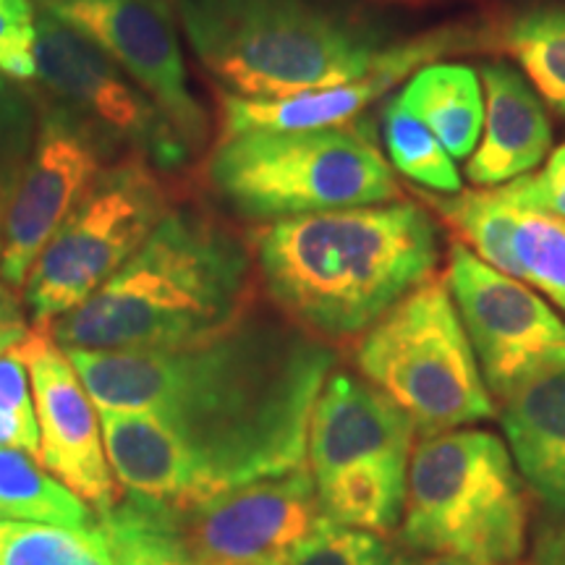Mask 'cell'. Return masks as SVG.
<instances>
[{
    "instance_id": "cell-1",
    "label": "cell",
    "mask_w": 565,
    "mask_h": 565,
    "mask_svg": "<svg viewBox=\"0 0 565 565\" xmlns=\"http://www.w3.org/2000/svg\"><path fill=\"white\" fill-rule=\"evenodd\" d=\"M103 422L124 494L196 503L307 458L335 353L296 324L238 320L175 351L66 349Z\"/></svg>"
},
{
    "instance_id": "cell-2",
    "label": "cell",
    "mask_w": 565,
    "mask_h": 565,
    "mask_svg": "<svg viewBox=\"0 0 565 565\" xmlns=\"http://www.w3.org/2000/svg\"><path fill=\"white\" fill-rule=\"evenodd\" d=\"M440 233L412 202L286 217L257 236L273 303L320 341L366 333L433 278Z\"/></svg>"
},
{
    "instance_id": "cell-3",
    "label": "cell",
    "mask_w": 565,
    "mask_h": 565,
    "mask_svg": "<svg viewBox=\"0 0 565 565\" xmlns=\"http://www.w3.org/2000/svg\"><path fill=\"white\" fill-rule=\"evenodd\" d=\"M249 282L252 254L236 233L202 210L171 207L121 270L47 330L63 349H186L244 320Z\"/></svg>"
},
{
    "instance_id": "cell-4",
    "label": "cell",
    "mask_w": 565,
    "mask_h": 565,
    "mask_svg": "<svg viewBox=\"0 0 565 565\" xmlns=\"http://www.w3.org/2000/svg\"><path fill=\"white\" fill-rule=\"evenodd\" d=\"M175 13L202 66L244 100L364 79L398 45L351 0H175Z\"/></svg>"
},
{
    "instance_id": "cell-5",
    "label": "cell",
    "mask_w": 565,
    "mask_h": 565,
    "mask_svg": "<svg viewBox=\"0 0 565 565\" xmlns=\"http://www.w3.org/2000/svg\"><path fill=\"white\" fill-rule=\"evenodd\" d=\"M529 503L505 443L484 429L429 435L412 454L401 542L422 555L515 565Z\"/></svg>"
},
{
    "instance_id": "cell-6",
    "label": "cell",
    "mask_w": 565,
    "mask_h": 565,
    "mask_svg": "<svg viewBox=\"0 0 565 565\" xmlns=\"http://www.w3.org/2000/svg\"><path fill=\"white\" fill-rule=\"evenodd\" d=\"M207 179L233 212L273 223L385 204L398 194L391 162L364 131L351 126L246 131L221 139Z\"/></svg>"
},
{
    "instance_id": "cell-7",
    "label": "cell",
    "mask_w": 565,
    "mask_h": 565,
    "mask_svg": "<svg viewBox=\"0 0 565 565\" xmlns=\"http://www.w3.org/2000/svg\"><path fill=\"white\" fill-rule=\"evenodd\" d=\"M322 519L307 466L196 503L121 494L100 524L204 565H288Z\"/></svg>"
},
{
    "instance_id": "cell-8",
    "label": "cell",
    "mask_w": 565,
    "mask_h": 565,
    "mask_svg": "<svg viewBox=\"0 0 565 565\" xmlns=\"http://www.w3.org/2000/svg\"><path fill=\"white\" fill-rule=\"evenodd\" d=\"M416 424L366 380L330 372L309 422V471L324 519L387 534L404 519Z\"/></svg>"
},
{
    "instance_id": "cell-9",
    "label": "cell",
    "mask_w": 565,
    "mask_h": 565,
    "mask_svg": "<svg viewBox=\"0 0 565 565\" xmlns=\"http://www.w3.org/2000/svg\"><path fill=\"white\" fill-rule=\"evenodd\" d=\"M364 380L427 435L494 414L482 370L448 286L427 280L366 330L356 349Z\"/></svg>"
},
{
    "instance_id": "cell-10",
    "label": "cell",
    "mask_w": 565,
    "mask_h": 565,
    "mask_svg": "<svg viewBox=\"0 0 565 565\" xmlns=\"http://www.w3.org/2000/svg\"><path fill=\"white\" fill-rule=\"evenodd\" d=\"M168 210L152 162L134 152L110 162L32 265L24 303L34 324L47 328L87 301L145 246Z\"/></svg>"
},
{
    "instance_id": "cell-11",
    "label": "cell",
    "mask_w": 565,
    "mask_h": 565,
    "mask_svg": "<svg viewBox=\"0 0 565 565\" xmlns=\"http://www.w3.org/2000/svg\"><path fill=\"white\" fill-rule=\"evenodd\" d=\"M466 335L492 398L565 366V320L526 282L494 270L469 246L450 249L445 273Z\"/></svg>"
},
{
    "instance_id": "cell-12",
    "label": "cell",
    "mask_w": 565,
    "mask_h": 565,
    "mask_svg": "<svg viewBox=\"0 0 565 565\" xmlns=\"http://www.w3.org/2000/svg\"><path fill=\"white\" fill-rule=\"evenodd\" d=\"M118 145L61 100L38 103V137L0 236V278L24 288L40 252L61 228L68 212L84 200Z\"/></svg>"
},
{
    "instance_id": "cell-13",
    "label": "cell",
    "mask_w": 565,
    "mask_h": 565,
    "mask_svg": "<svg viewBox=\"0 0 565 565\" xmlns=\"http://www.w3.org/2000/svg\"><path fill=\"white\" fill-rule=\"evenodd\" d=\"M34 58L42 87L108 134L118 147L175 171L192 158L179 131L126 71L89 38L40 9L34 19Z\"/></svg>"
},
{
    "instance_id": "cell-14",
    "label": "cell",
    "mask_w": 565,
    "mask_h": 565,
    "mask_svg": "<svg viewBox=\"0 0 565 565\" xmlns=\"http://www.w3.org/2000/svg\"><path fill=\"white\" fill-rule=\"evenodd\" d=\"M63 24L95 42L158 105L189 152L207 141V113L189 87L175 0H42Z\"/></svg>"
},
{
    "instance_id": "cell-15",
    "label": "cell",
    "mask_w": 565,
    "mask_h": 565,
    "mask_svg": "<svg viewBox=\"0 0 565 565\" xmlns=\"http://www.w3.org/2000/svg\"><path fill=\"white\" fill-rule=\"evenodd\" d=\"M13 351L30 372L40 463L100 515L113 511L121 494L105 454L100 416L66 349L47 328H34Z\"/></svg>"
},
{
    "instance_id": "cell-16",
    "label": "cell",
    "mask_w": 565,
    "mask_h": 565,
    "mask_svg": "<svg viewBox=\"0 0 565 565\" xmlns=\"http://www.w3.org/2000/svg\"><path fill=\"white\" fill-rule=\"evenodd\" d=\"M477 45H482V40L469 26H443L422 38L398 42L383 66L374 68L364 79L341 87L303 92L280 100H244L236 95H223V139L246 131H303L345 126L414 71Z\"/></svg>"
},
{
    "instance_id": "cell-17",
    "label": "cell",
    "mask_w": 565,
    "mask_h": 565,
    "mask_svg": "<svg viewBox=\"0 0 565 565\" xmlns=\"http://www.w3.org/2000/svg\"><path fill=\"white\" fill-rule=\"evenodd\" d=\"M482 263L540 288L565 309V221L492 192H461L435 200Z\"/></svg>"
},
{
    "instance_id": "cell-18",
    "label": "cell",
    "mask_w": 565,
    "mask_h": 565,
    "mask_svg": "<svg viewBox=\"0 0 565 565\" xmlns=\"http://www.w3.org/2000/svg\"><path fill=\"white\" fill-rule=\"evenodd\" d=\"M484 137L466 175L477 186H498L532 173L553 145V126L540 97L508 63H484Z\"/></svg>"
},
{
    "instance_id": "cell-19",
    "label": "cell",
    "mask_w": 565,
    "mask_h": 565,
    "mask_svg": "<svg viewBox=\"0 0 565 565\" xmlns=\"http://www.w3.org/2000/svg\"><path fill=\"white\" fill-rule=\"evenodd\" d=\"M500 422L519 475L565 519V366L503 401Z\"/></svg>"
},
{
    "instance_id": "cell-20",
    "label": "cell",
    "mask_w": 565,
    "mask_h": 565,
    "mask_svg": "<svg viewBox=\"0 0 565 565\" xmlns=\"http://www.w3.org/2000/svg\"><path fill=\"white\" fill-rule=\"evenodd\" d=\"M398 103L440 139L450 158H469L484 126L479 71L463 63H429L408 76Z\"/></svg>"
},
{
    "instance_id": "cell-21",
    "label": "cell",
    "mask_w": 565,
    "mask_h": 565,
    "mask_svg": "<svg viewBox=\"0 0 565 565\" xmlns=\"http://www.w3.org/2000/svg\"><path fill=\"white\" fill-rule=\"evenodd\" d=\"M0 521L92 529L100 513L21 448L0 445Z\"/></svg>"
},
{
    "instance_id": "cell-22",
    "label": "cell",
    "mask_w": 565,
    "mask_h": 565,
    "mask_svg": "<svg viewBox=\"0 0 565 565\" xmlns=\"http://www.w3.org/2000/svg\"><path fill=\"white\" fill-rule=\"evenodd\" d=\"M0 565H118L105 529L0 521Z\"/></svg>"
},
{
    "instance_id": "cell-23",
    "label": "cell",
    "mask_w": 565,
    "mask_h": 565,
    "mask_svg": "<svg viewBox=\"0 0 565 565\" xmlns=\"http://www.w3.org/2000/svg\"><path fill=\"white\" fill-rule=\"evenodd\" d=\"M505 47L536 92L565 116V6H536L515 17L505 30Z\"/></svg>"
},
{
    "instance_id": "cell-24",
    "label": "cell",
    "mask_w": 565,
    "mask_h": 565,
    "mask_svg": "<svg viewBox=\"0 0 565 565\" xmlns=\"http://www.w3.org/2000/svg\"><path fill=\"white\" fill-rule=\"evenodd\" d=\"M380 126H383L387 160L395 171L433 192H461V175L456 171L454 158L440 145V139L398 103V97H391L383 105Z\"/></svg>"
},
{
    "instance_id": "cell-25",
    "label": "cell",
    "mask_w": 565,
    "mask_h": 565,
    "mask_svg": "<svg viewBox=\"0 0 565 565\" xmlns=\"http://www.w3.org/2000/svg\"><path fill=\"white\" fill-rule=\"evenodd\" d=\"M34 137H38V103L32 95L3 82L0 84V236L13 192L32 154Z\"/></svg>"
},
{
    "instance_id": "cell-26",
    "label": "cell",
    "mask_w": 565,
    "mask_h": 565,
    "mask_svg": "<svg viewBox=\"0 0 565 565\" xmlns=\"http://www.w3.org/2000/svg\"><path fill=\"white\" fill-rule=\"evenodd\" d=\"M288 565H395V555L377 534L335 524L322 515Z\"/></svg>"
},
{
    "instance_id": "cell-27",
    "label": "cell",
    "mask_w": 565,
    "mask_h": 565,
    "mask_svg": "<svg viewBox=\"0 0 565 565\" xmlns=\"http://www.w3.org/2000/svg\"><path fill=\"white\" fill-rule=\"evenodd\" d=\"M498 192L521 207L547 212V215L565 221V145L550 154L547 166L540 173L519 175L500 186Z\"/></svg>"
},
{
    "instance_id": "cell-28",
    "label": "cell",
    "mask_w": 565,
    "mask_h": 565,
    "mask_svg": "<svg viewBox=\"0 0 565 565\" xmlns=\"http://www.w3.org/2000/svg\"><path fill=\"white\" fill-rule=\"evenodd\" d=\"M0 408L11 412L30 427H38V416L32 406V383L30 372L17 351L9 349L0 353Z\"/></svg>"
},
{
    "instance_id": "cell-29",
    "label": "cell",
    "mask_w": 565,
    "mask_h": 565,
    "mask_svg": "<svg viewBox=\"0 0 565 565\" xmlns=\"http://www.w3.org/2000/svg\"><path fill=\"white\" fill-rule=\"evenodd\" d=\"M103 529H105V534H108L113 553H116V557H118V565H204V563L181 561V557L160 553L158 547L147 545V542L139 540V536L116 532V529H108V526H103Z\"/></svg>"
},
{
    "instance_id": "cell-30",
    "label": "cell",
    "mask_w": 565,
    "mask_h": 565,
    "mask_svg": "<svg viewBox=\"0 0 565 565\" xmlns=\"http://www.w3.org/2000/svg\"><path fill=\"white\" fill-rule=\"evenodd\" d=\"M0 445L3 448H21L26 454L40 456V429L17 419L11 412L0 408Z\"/></svg>"
},
{
    "instance_id": "cell-31",
    "label": "cell",
    "mask_w": 565,
    "mask_h": 565,
    "mask_svg": "<svg viewBox=\"0 0 565 565\" xmlns=\"http://www.w3.org/2000/svg\"><path fill=\"white\" fill-rule=\"evenodd\" d=\"M526 565H565V524L547 526L536 534Z\"/></svg>"
},
{
    "instance_id": "cell-32",
    "label": "cell",
    "mask_w": 565,
    "mask_h": 565,
    "mask_svg": "<svg viewBox=\"0 0 565 565\" xmlns=\"http://www.w3.org/2000/svg\"><path fill=\"white\" fill-rule=\"evenodd\" d=\"M34 13L30 0H0V45L13 34L34 26Z\"/></svg>"
},
{
    "instance_id": "cell-33",
    "label": "cell",
    "mask_w": 565,
    "mask_h": 565,
    "mask_svg": "<svg viewBox=\"0 0 565 565\" xmlns=\"http://www.w3.org/2000/svg\"><path fill=\"white\" fill-rule=\"evenodd\" d=\"M26 324L21 320H0V353L17 345L26 335Z\"/></svg>"
},
{
    "instance_id": "cell-34",
    "label": "cell",
    "mask_w": 565,
    "mask_h": 565,
    "mask_svg": "<svg viewBox=\"0 0 565 565\" xmlns=\"http://www.w3.org/2000/svg\"><path fill=\"white\" fill-rule=\"evenodd\" d=\"M0 320H21L19 301L13 299V288H9L0 278Z\"/></svg>"
},
{
    "instance_id": "cell-35",
    "label": "cell",
    "mask_w": 565,
    "mask_h": 565,
    "mask_svg": "<svg viewBox=\"0 0 565 565\" xmlns=\"http://www.w3.org/2000/svg\"><path fill=\"white\" fill-rule=\"evenodd\" d=\"M419 565H477V563L461 561V557H448V555H427Z\"/></svg>"
},
{
    "instance_id": "cell-36",
    "label": "cell",
    "mask_w": 565,
    "mask_h": 565,
    "mask_svg": "<svg viewBox=\"0 0 565 565\" xmlns=\"http://www.w3.org/2000/svg\"><path fill=\"white\" fill-rule=\"evenodd\" d=\"M398 3H422V0H398Z\"/></svg>"
},
{
    "instance_id": "cell-37",
    "label": "cell",
    "mask_w": 565,
    "mask_h": 565,
    "mask_svg": "<svg viewBox=\"0 0 565 565\" xmlns=\"http://www.w3.org/2000/svg\"><path fill=\"white\" fill-rule=\"evenodd\" d=\"M0 84H3V79H0Z\"/></svg>"
}]
</instances>
